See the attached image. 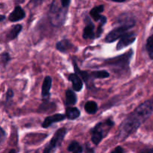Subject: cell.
<instances>
[{
  "label": "cell",
  "mask_w": 153,
  "mask_h": 153,
  "mask_svg": "<svg viewBox=\"0 0 153 153\" xmlns=\"http://www.w3.org/2000/svg\"><path fill=\"white\" fill-rule=\"evenodd\" d=\"M152 101L151 100L145 101L136 108L121 124L119 137L124 140L130 134L135 132L139 127L152 115Z\"/></svg>",
  "instance_id": "1"
},
{
  "label": "cell",
  "mask_w": 153,
  "mask_h": 153,
  "mask_svg": "<svg viewBox=\"0 0 153 153\" xmlns=\"http://www.w3.org/2000/svg\"><path fill=\"white\" fill-rule=\"evenodd\" d=\"M114 125V123L111 119L98 123L91 131V141L95 145H98L107 135Z\"/></svg>",
  "instance_id": "2"
},
{
  "label": "cell",
  "mask_w": 153,
  "mask_h": 153,
  "mask_svg": "<svg viewBox=\"0 0 153 153\" xmlns=\"http://www.w3.org/2000/svg\"><path fill=\"white\" fill-rule=\"evenodd\" d=\"M134 25H135V22L133 19H129V20L126 21L121 25L118 26L117 28H114L111 31H110L105 37V40L106 43H113L117 39L120 38L123 34L126 33V31L129 28L134 27Z\"/></svg>",
  "instance_id": "3"
},
{
  "label": "cell",
  "mask_w": 153,
  "mask_h": 153,
  "mask_svg": "<svg viewBox=\"0 0 153 153\" xmlns=\"http://www.w3.org/2000/svg\"><path fill=\"white\" fill-rule=\"evenodd\" d=\"M67 134V128H61L55 131L49 143L45 147L43 153H55V150L61 145Z\"/></svg>",
  "instance_id": "4"
},
{
  "label": "cell",
  "mask_w": 153,
  "mask_h": 153,
  "mask_svg": "<svg viewBox=\"0 0 153 153\" xmlns=\"http://www.w3.org/2000/svg\"><path fill=\"white\" fill-rule=\"evenodd\" d=\"M133 55V50H130L127 52L124 55H120L119 57H116L114 58H110L105 61L108 65L114 66L116 67H128V64L130 62V59Z\"/></svg>",
  "instance_id": "5"
},
{
  "label": "cell",
  "mask_w": 153,
  "mask_h": 153,
  "mask_svg": "<svg viewBox=\"0 0 153 153\" xmlns=\"http://www.w3.org/2000/svg\"><path fill=\"white\" fill-rule=\"evenodd\" d=\"M50 13H52V22L53 25H55V26H59L60 25L63 24V22H64L67 10L64 11L61 9H59L58 6L55 3H53L51 6Z\"/></svg>",
  "instance_id": "6"
},
{
  "label": "cell",
  "mask_w": 153,
  "mask_h": 153,
  "mask_svg": "<svg viewBox=\"0 0 153 153\" xmlns=\"http://www.w3.org/2000/svg\"><path fill=\"white\" fill-rule=\"evenodd\" d=\"M137 35L134 32H128L122 36L120 38L119 43L117 45V50H121L123 48L132 44L134 41Z\"/></svg>",
  "instance_id": "7"
},
{
  "label": "cell",
  "mask_w": 153,
  "mask_h": 153,
  "mask_svg": "<svg viewBox=\"0 0 153 153\" xmlns=\"http://www.w3.org/2000/svg\"><path fill=\"white\" fill-rule=\"evenodd\" d=\"M65 119V114H55L49 116L45 118L44 121L42 123V127L44 128H49L52 124L55 123L61 122V121L64 120Z\"/></svg>",
  "instance_id": "8"
},
{
  "label": "cell",
  "mask_w": 153,
  "mask_h": 153,
  "mask_svg": "<svg viewBox=\"0 0 153 153\" xmlns=\"http://www.w3.org/2000/svg\"><path fill=\"white\" fill-rule=\"evenodd\" d=\"M85 28L82 33V37L84 39H94L96 37L95 32H94V25L88 16L85 19Z\"/></svg>",
  "instance_id": "9"
},
{
  "label": "cell",
  "mask_w": 153,
  "mask_h": 153,
  "mask_svg": "<svg viewBox=\"0 0 153 153\" xmlns=\"http://www.w3.org/2000/svg\"><path fill=\"white\" fill-rule=\"evenodd\" d=\"M25 16V13L23 9L20 6H16V7H15L14 10L10 13L8 19L10 22H18V21L24 19Z\"/></svg>",
  "instance_id": "10"
},
{
  "label": "cell",
  "mask_w": 153,
  "mask_h": 153,
  "mask_svg": "<svg viewBox=\"0 0 153 153\" xmlns=\"http://www.w3.org/2000/svg\"><path fill=\"white\" fill-rule=\"evenodd\" d=\"M76 46L71 43L69 40L64 39V40H61V41L58 42L56 43V49L61 52H68L69 51H71L72 49H75Z\"/></svg>",
  "instance_id": "11"
},
{
  "label": "cell",
  "mask_w": 153,
  "mask_h": 153,
  "mask_svg": "<svg viewBox=\"0 0 153 153\" xmlns=\"http://www.w3.org/2000/svg\"><path fill=\"white\" fill-rule=\"evenodd\" d=\"M68 79L72 82L73 84V89L75 91H80L83 88V82H82V79L78 76L76 73H71L69 76Z\"/></svg>",
  "instance_id": "12"
},
{
  "label": "cell",
  "mask_w": 153,
  "mask_h": 153,
  "mask_svg": "<svg viewBox=\"0 0 153 153\" xmlns=\"http://www.w3.org/2000/svg\"><path fill=\"white\" fill-rule=\"evenodd\" d=\"M52 79L50 76H46L43 80V85H42V92L41 95L43 98L49 97L50 95V89L52 87Z\"/></svg>",
  "instance_id": "13"
},
{
  "label": "cell",
  "mask_w": 153,
  "mask_h": 153,
  "mask_svg": "<svg viewBox=\"0 0 153 153\" xmlns=\"http://www.w3.org/2000/svg\"><path fill=\"white\" fill-rule=\"evenodd\" d=\"M81 112L76 107H67L66 108V118L71 120L77 119L80 117Z\"/></svg>",
  "instance_id": "14"
},
{
  "label": "cell",
  "mask_w": 153,
  "mask_h": 153,
  "mask_svg": "<svg viewBox=\"0 0 153 153\" xmlns=\"http://www.w3.org/2000/svg\"><path fill=\"white\" fill-rule=\"evenodd\" d=\"M76 102H77V97H76L74 91L70 89L67 90V91H66V100L65 102H64V104L67 106H72L76 105Z\"/></svg>",
  "instance_id": "15"
},
{
  "label": "cell",
  "mask_w": 153,
  "mask_h": 153,
  "mask_svg": "<svg viewBox=\"0 0 153 153\" xmlns=\"http://www.w3.org/2000/svg\"><path fill=\"white\" fill-rule=\"evenodd\" d=\"M22 29V26L19 24L18 25H15L12 27L10 29V31H8L7 34V40H13L15 38H16L18 36V34L21 32Z\"/></svg>",
  "instance_id": "16"
},
{
  "label": "cell",
  "mask_w": 153,
  "mask_h": 153,
  "mask_svg": "<svg viewBox=\"0 0 153 153\" xmlns=\"http://www.w3.org/2000/svg\"><path fill=\"white\" fill-rule=\"evenodd\" d=\"M103 10H104V5L101 4V5L97 6V7H94V8L91 9V10L90 11V14L95 22H98L101 18V13Z\"/></svg>",
  "instance_id": "17"
},
{
  "label": "cell",
  "mask_w": 153,
  "mask_h": 153,
  "mask_svg": "<svg viewBox=\"0 0 153 153\" xmlns=\"http://www.w3.org/2000/svg\"><path fill=\"white\" fill-rule=\"evenodd\" d=\"M90 79L91 81L94 80L96 79H105L110 76V74L106 70H97V71H94L89 73Z\"/></svg>",
  "instance_id": "18"
},
{
  "label": "cell",
  "mask_w": 153,
  "mask_h": 153,
  "mask_svg": "<svg viewBox=\"0 0 153 153\" xmlns=\"http://www.w3.org/2000/svg\"><path fill=\"white\" fill-rule=\"evenodd\" d=\"M67 149L69 152H71L72 153H82L84 150L82 145H80V143L76 140H73L69 144Z\"/></svg>",
  "instance_id": "19"
},
{
  "label": "cell",
  "mask_w": 153,
  "mask_h": 153,
  "mask_svg": "<svg viewBox=\"0 0 153 153\" xmlns=\"http://www.w3.org/2000/svg\"><path fill=\"white\" fill-rule=\"evenodd\" d=\"M85 111L90 114H94L98 111V105L94 101H88L85 105Z\"/></svg>",
  "instance_id": "20"
},
{
  "label": "cell",
  "mask_w": 153,
  "mask_h": 153,
  "mask_svg": "<svg viewBox=\"0 0 153 153\" xmlns=\"http://www.w3.org/2000/svg\"><path fill=\"white\" fill-rule=\"evenodd\" d=\"M146 49L150 59L153 58V36L151 35L148 37L146 43Z\"/></svg>",
  "instance_id": "21"
},
{
  "label": "cell",
  "mask_w": 153,
  "mask_h": 153,
  "mask_svg": "<svg viewBox=\"0 0 153 153\" xmlns=\"http://www.w3.org/2000/svg\"><path fill=\"white\" fill-rule=\"evenodd\" d=\"M10 55H9V54L7 53V52H4V53H3L2 55H1V60H2V61L4 64L8 62V61H10Z\"/></svg>",
  "instance_id": "22"
},
{
  "label": "cell",
  "mask_w": 153,
  "mask_h": 153,
  "mask_svg": "<svg viewBox=\"0 0 153 153\" xmlns=\"http://www.w3.org/2000/svg\"><path fill=\"white\" fill-rule=\"evenodd\" d=\"M14 96V94H13V91H12L11 89H8L7 91V94H6V101H9L10 99H12Z\"/></svg>",
  "instance_id": "23"
},
{
  "label": "cell",
  "mask_w": 153,
  "mask_h": 153,
  "mask_svg": "<svg viewBox=\"0 0 153 153\" xmlns=\"http://www.w3.org/2000/svg\"><path fill=\"white\" fill-rule=\"evenodd\" d=\"M111 153H124V149L120 146H118L114 149L113 151H111Z\"/></svg>",
  "instance_id": "24"
},
{
  "label": "cell",
  "mask_w": 153,
  "mask_h": 153,
  "mask_svg": "<svg viewBox=\"0 0 153 153\" xmlns=\"http://www.w3.org/2000/svg\"><path fill=\"white\" fill-rule=\"evenodd\" d=\"M4 138H5V132L4 130L0 127V143L2 141H4Z\"/></svg>",
  "instance_id": "25"
},
{
  "label": "cell",
  "mask_w": 153,
  "mask_h": 153,
  "mask_svg": "<svg viewBox=\"0 0 153 153\" xmlns=\"http://www.w3.org/2000/svg\"><path fill=\"white\" fill-rule=\"evenodd\" d=\"M61 5L65 8H67L70 4V0H61Z\"/></svg>",
  "instance_id": "26"
},
{
  "label": "cell",
  "mask_w": 153,
  "mask_h": 153,
  "mask_svg": "<svg viewBox=\"0 0 153 153\" xmlns=\"http://www.w3.org/2000/svg\"><path fill=\"white\" fill-rule=\"evenodd\" d=\"M85 153H95L94 152V149L93 148L90 147L88 145H85Z\"/></svg>",
  "instance_id": "27"
},
{
  "label": "cell",
  "mask_w": 153,
  "mask_h": 153,
  "mask_svg": "<svg viewBox=\"0 0 153 153\" xmlns=\"http://www.w3.org/2000/svg\"><path fill=\"white\" fill-rule=\"evenodd\" d=\"M140 153H153V149L152 148H146L140 151Z\"/></svg>",
  "instance_id": "28"
},
{
  "label": "cell",
  "mask_w": 153,
  "mask_h": 153,
  "mask_svg": "<svg viewBox=\"0 0 153 153\" xmlns=\"http://www.w3.org/2000/svg\"><path fill=\"white\" fill-rule=\"evenodd\" d=\"M4 19H5V16H4V15H0V22L4 20Z\"/></svg>",
  "instance_id": "29"
},
{
  "label": "cell",
  "mask_w": 153,
  "mask_h": 153,
  "mask_svg": "<svg viewBox=\"0 0 153 153\" xmlns=\"http://www.w3.org/2000/svg\"><path fill=\"white\" fill-rule=\"evenodd\" d=\"M112 1H116V2H123V1H125L126 0H112Z\"/></svg>",
  "instance_id": "30"
},
{
  "label": "cell",
  "mask_w": 153,
  "mask_h": 153,
  "mask_svg": "<svg viewBox=\"0 0 153 153\" xmlns=\"http://www.w3.org/2000/svg\"><path fill=\"white\" fill-rule=\"evenodd\" d=\"M8 153H16V150H15V149H10V151H9V152Z\"/></svg>",
  "instance_id": "31"
}]
</instances>
